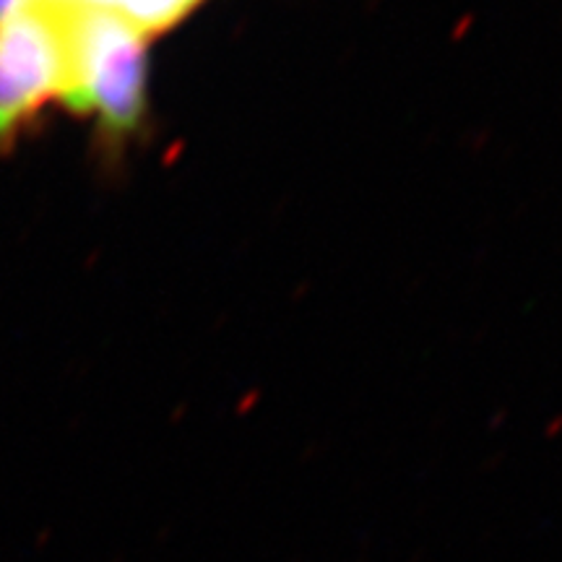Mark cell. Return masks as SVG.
Listing matches in <instances>:
<instances>
[{"label": "cell", "instance_id": "cell-3", "mask_svg": "<svg viewBox=\"0 0 562 562\" xmlns=\"http://www.w3.org/2000/svg\"><path fill=\"white\" fill-rule=\"evenodd\" d=\"M53 3L68 5V9L108 11L149 37L186 19L201 0H53Z\"/></svg>", "mask_w": 562, "mask_h": 562}, {"label": "cell", "instance_id": "cell-1", "mask_svg": "<svg viewBox=\"0 0 562 562\" xmlns=\"http://www.w3.org/2000/svg\"><path fill=\"white\" fill-rule=\"evenodd\" d=\"M63 9L66 81L60 100L108 131H133L146 110V37L108 11Z\"/></svg>", "mask_w": 562, "mask_h": 562}, {"label": "cell", "instance_id": "cell-2", "mask_svg": "<svg viewBox=\"0 0 562 562\" xmlns=\"http://www.w3.org/2000/svg\"><path fill=\"white\" fill-rule=\"evenodd\" d=\"M66 30L53 0H26L0 21V146L16 140L47 102L63 94Z\"/></svg>", "mask_w": 562, "mask_h": 562}, {"label": "cell", "instance_id": "cell-4", "mask_svg": "<svg viewBox=\"0 0 562 562\" xmlns=\"http://www.w3.org/2000/svg\"><path fill=\"white\" fill-rule=\"evenodd\" d=\"M24 3H26V0H0V21L9 19L11 13H16Z\"/></svg>", "mask_w": 562, "mask_h": 562}]
</instances>
